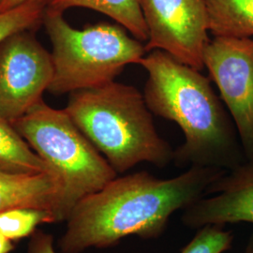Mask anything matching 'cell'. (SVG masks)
Listing matches in <instances>:
<instances>
[{"label": "cell", "mask_w": 253, "mask_h": 253, "mask_svg": "<svg viewBox=\"0 0 253 253\" xmlns=\"http://www.w3.org/2000/svg\"><path fill=\"white\" fill-rule=\"evenodd\" d=\"M140 65L147 73L144 97L150 112L174 122L185 136L174 150L179 167L230 171L244 163V151L210 79L163 50H152Z\"/></svg>", "instance_id": "2"}, {"label": "cell", "mask_w": 253, "mask_h": 253, "mask_svg": "<svg viewBox=\"0 0 253 253\" xmlns=\"http://www.w3.org/2000/svg\"><path fill=\"white\" fill-rule=\"evenodd\" d=\"M213 36L253 37V0H204Z\"/></svg>", "instance_id": "12"}, {"label": "cell", "mask_w": 253, "mask_h": 253, "mask_svg": "<svg viewBox=\"0 0 253 253\" xmlns=\"http://www.w3.org/2000/svg\"><path fill=\"white\" fill-rule=\"evenodd\" d=\"M13 241L0 234V253H9L14 250Z\"/></svg>", "instance_id": "19"}, {"label": "cell", "mask_w": 253, "mask_h": 253, "mask_svg": "<svg viewBox=\"0 0 253 253\" xmlns=\"http://www.w3.org/2000/svg\"><path fill=\"white\" fill-rule=\"evenodd\" d=\"M54 75L52 56L28 30L0 44V118L10 123L42 100Z\"/></svg>", "instance_id": "7"}, {"label": "cell", "mask_w": 253, "mask_h": 253, "mask_svg": "<svg viewBox=\"0 0 253 253\" xmlns=\"http://www.w3.org/2000/svg\"><path fill=\"white\" fill-rule=\"evenodd\" d=\"M27 253H56L53 235L36 230L30 236Z\"/></svg>", "instance_id": "17"}, {"label": "cell", "mask_w": 253, "mask_h": 253, "mask_svg": "<svg viewBox=\"0 0 253 253\" xmlns=\"http://www.w3.org/2000/svg\"><path fill=\"white\" fill-rule=\"evenodd\" d=\"M226 172L191 166L168 179L145 171L117 176L74 207L59 249L62 253H82L114 247L129 235L157 239L173 213L207 196L210 185Z\"/></svg>", "instance_id": "1"}, {"label": "cell", "mask_w": 253, "mask_h": 253, "mask_svg": "<svg viewBox=\"0 0 253 253\" xmlns=\"http://www.w3.org/2000/svg\"><path fill=\"white\" fill-rule=\"evenodd\" d=\"M52 211L37 208H14L0 213V234L11 241L31 236L37 227L43 223H56Z\"/></svg>", "instance_id": "14"}, {"label": "cell", "mask_w": 253, "mask_h": 253, "mask_svg": "<svg viewBox=\"0 0 253 253\" xmlns=\"http://www.w3.org/2000/svg\"><path fill=\"white\" fill-rule=\"evenodd\" d=\"M203 197L186 208L183 225L200 229L207 225L253 224V162L247 161L227 171L208 188Z\"/></svg>", "instance_id": "9"}, {"label": "cell", "mask_w": 253, "mask_h": 253, "mask_svg": "<svg viewBox=\"0 0 253 253\" xmlns=\"http://www.w3.org/2000/svg\"><path fill=\"white\" fill-rule=\"evenodd\" d=\"M118 173L140 163L163 168L174 150L158 133L144 94L128 84L111 82L73 92L64 109Z\"/></svg>", "instance_id": "3"}, {"label": "cell", "mask_w": 253, "mask_h": 253, "mask_svg": "<svg viewBox=\"0 0 253 253\" xmlns=\"http://www.w3.org/2000/svg\"><path fill=\"white\" fill-rule=\"evenodd\" d=\"M45 8L42 3H28L0 12V44L9 37L37 26L42 21Z\"/></svg>", "instance_id": "15"}, {"label": "cell", "mask_w": 253, "mask_h": 253, "mask_svg": "<svg viewBox=\"0 0 253 253\" xmlns=\"http://www.w3.org/2000/svg\"><path fill=\"white\" fill-rule=\"evenodd\" d=\"M0 172H53L47 163L20 135L13 125L2 118H0Z\"/></svg>", "instance_id": "13"}, {"label": "cell", "mask_w": 253, "mask_h": 253, "mask_svg": "<svg viewBox=\"0 0 253 253\" xmlns=\"http://www.w3.org/2000/svg\"><path fill=\"white\" fill-rule=\"evenodd\" d=\"M243 253H253V233L248 238Z\"/></svg>", "instance_id": "20"}, {"label": "cell", "mask_w": 253, "mask_h": 253, "mask_svg": "<svg viewBox=\"0 0 253 253\" xmlns=\"http://www.w3.org/2000/svg\"><path fill=\"white\" fill-rule=\"evenodd\" d=\"M46 8L64 12L71 8H85L105 14L142 42L148 41V30L139 0H50Z\"/></svg>", "instance_id": "11"}, {"label": "cell", "mask_w": 253, "mask_h": 253, "mask_svg": "<svg viewBox=\"0 0 253 253\" xmlns=\"http://www.w3.org/2000/svg\"><path fill=\"white\" fill-rule=\"evenodd\" d=\"M224 226L207 225L198 229L197 234L186 245L180 253H223L232 247L235 236L225 231Z\"/></svg>", "instance_id": "16"}, {"label": "cell", "mask_w": 253, "mask_h": 253, "mask_svg": "<svg viewBox=\"0 0 253 253\" xmlns=\"http://www.w3.org/2000/svg\"><path fill=\"white\" fill-rule=\"evenodd\" d=\"M42 22L53 46L54 95L98 87L115 81L127 65H140L145 45L120 25L98 24L77 29L63 12L45 8Z\"/></svg>", "instance_id": "4"}, {"label": "cell", "mask_w": 253, "mask_h": 253, "mask_svg": "<svg viewBox=\"0 0 253 253\" xmlns=\"http://www.w3.org/2000/svg\"><path fill=\"white\" fill-rule=\"evenodd\" d=\"M203 61L235 121L247 161L253 162V39L215 36Z\"/></svg>", "instance_id": "6"}, {"label": "cell", "mask_w": 253, "mask_h": 253, "mask_svg": "<svg viewBox=\"0 0 253 253\" xmlns=\"http://www.w3.org/2000/svg\"><path fill=\"white\" fill-rule=\"evenodd\" d=\"M11 124L60 181L66 220L82 199L118 176L64 109L41 100Z\"/></svg>", "instance_id": "5"}, {"label": "cell", "mask_w": 253, "mask_h": 253, "mask_svg": "<svg viewBox=\"0 0 253 253\" xmlns=\"http://www.w3.org/2000/svg\"><path fill=\"white\" fill-rule=\"evenodd\" d=\"M50 0H0V12L17 8L28 3H42L47 6Z\"/></svg>", "instance_id": "18"}, {"label": "cell", "mask_w": 253, "mask_h": 253, "mask_svg": "<svg viewBox=\"0 0 253 253\" xmlns=\"http://www.w3.org/2000/svg\"><path fill=\"white\" fill-rule=\"evenodd\" d=\"M14 208L49 210L66 221L60 181L53 172H0V213Z\"/></svg>", "instance_id": "10"}, {"label": "cell", "mask_w": 253, "mask_h": 253, "mask_svg": "<svg viewBox=\"0 0 253 253\" xmlns=\"http://www.w3.org/2000/svg\"><path fill=\"white\" fill-rule=\"evenodd\" d=\"M148 30L146 52L163 50L182 63L203 71L208 38L204 0H139Z\"/></svg>", "instance_id": "8"}]
</instances>
